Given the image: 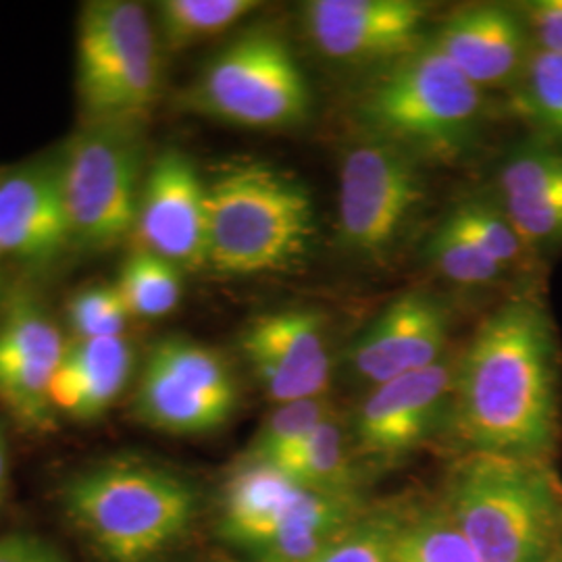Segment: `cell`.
<instances>
[{
  "mask_svg": "<svg viewBox=\"0 0 562 562\" xmlns=\"http://www.w3.org/2000/svg\"><path fill=\"white\" fill-rule=\"evenodd\" d=\"M452 429L467 452L548 462L561 434V350L546 302L492 311L454 371Z\"/></svg>",
  "mask_w": 562,
  "mask_h": 562,
  "instance_id": "6da1fadb",
  "label": "cell"
},
{
  "mask_svg": "<svg viewBox=\"0 0 562 562\" xmlns=\"http://www.w3.org/2000/svg\"><path fill=\"white\" fill-rule=\"evenodd\" d=\"M60 510L97 562H167L192 538L202 496L161 462L115 457L74 473Z\"/></svg>",
  "mask_w": 562,
  "mask_h": 562,
  "instance_id": "7a4b0ae2",
  "label": "cell"
},
{
  "mask_svg": "<svg viewBox=\"0 0 562 562\" xmlns=\"http://www.w3.org/2000/svg\"><path fill=\"white\" fill-rule=\"evenodd\" d=\"M440 503L482 562H554L562 536V490L550 464L467 452Z\"/></svg>",
  "mask_w": 562,
  "mask_h": 562,
  "instance_id": "3957f363",
  "label": "cell"
},
{
  "mask_svg": "<svg viewBox=\"0 0 562 562\" xmlns=\"http://www.w3.org/2000/svg\"><path fill=\"white\" fill-rule=\"evenodd\" d=\"M206 265L217 273H290L308 257L315 211L292 176L265 162H234L206 186Z\"/></svg>",
  "mask_w": 562,
  "mask_h": 562,
  "instance_id": "277c9868",
  "label": "cell"
},
{
  "mask_svg": "<svg viewBox=\"0 0 562 562\" xmlns=\"http://www.w3.org/2000/svg\"><path fill=\"white\" fill-rule=\"evenodd\" d=\"M367 508L362 496L315 492L241 457L220 490L215 531L246 562H308Z\"/></svg>",
  "mask_w": 562,
  "mask_h": 562,
  "instance_id": "5b68a950",
  "label": "cell"
},
{
  "mask_svg": "<svg viewBox=\"0 0 562 562\" xmlns=\"http://www.w3.org/2000/svg\"><path fill=\"white\" fill-rule=\"evenodd\" d=\"M483 90L423 44L383 67L359 101V117L373 140L406 155L452 159L473 140L483 113Z\"/></svg>",
  "mask_w": 562,
  "mask_h": 562,
  "instance_id": "8992f818",
  "label": "cell"
},
{
  "mask_svg": "<svg viewBox=\"0 0 562 562\" xmlns=\"http://www.w3.org/2000/svg\"><path fill=\"white\" fill-rule=\"evenodd\" d=\"M76 76L86 121L138 127L148 117L159 94V41L142 4H83Z\"/></svg>",
  "mask_w": 562,
  "mask_h": 562,
  "instance_id": "52a82bcc",
  "label": "cell"
},
{
  "mask_svg": "<svg viewBox=\"0 0 562 562\" xmlns=\"http://www.w3.org/2000/svg\"><path fill=\"white\" fill-rule=\"evenodd\" d=\"M59 157L74 246L101 252L132 236L144 183L138 127L86 121Z\"/></svg>",
  "mask_w": 562,
  "mask_h": 562,
  "instance_id": "ba28073f",
  "label": "cell"
},
{
  "mask_svg": "<svg viewBox=\"0 0 562 562\" xmlns=\"http://www.w3.org/2000/svg\"><path fill=\"white\" fill-rule=\"evenodd\" d=\"M192 102L215 120L276 130L308 117L311 90L288 42L269 30H250L206 65Z\"/></svg>",
  "mask_w": 562,
  "mask_h": 562,
  "instance_id": "9c48e42d",
  "label": "cell"
},
{
  "mask_svg": "<svg viewBox=\"0 0 562 562\" xmlns=\"http://www.w3.org/2000/svg\"><path fill=\"white\" fill-rule=\"evenodd\" d=\"M238 382L220 352L188 338H162L144 362L136 415L176 436L217 431L238 408Z\"/></svg>",
  "mask_w": 562,
  "mask_h": 562,
  "instance_id": "30bf717a",
  "label": "cell"
},
{
  "mask_svg": "<svg viewBox=\"0 0 562 562\" xmlns=\"http://www.w3.org/2000/svg\"><path fill=\"white\" fill-rule=\"evenodd\" d=\"M425 188L411 155L385 142L367 140L341 161L340 236L362 257H383L422 204Z\"/></svg>",
  "mask_w": 562,
  "mask_h": 562,
  "instance_id": "8fae6325",
  "label": "cell"
},
{
  "mask_svg": "<svg viewBox=\"0 0 562 562\" xmlns=\"http://www.w3.org/2000/svg\"><path fill=\"white\" fill-rule=\"evenodd\" d=\"M454 371L440 361L371 387L355 417L357 454L373 464H396L417 452L450 419Z\"/></svg>",
  "mask_w": 562,
  "mask_h": 562,
  "instance_id": "7c38bea8",
  "label": "cell"
},
{
  "mask_svg": "<svg viewBox=\"0 0 562 562\" xmlns=\"http://www.w3.org/2000/svg\"><path fill=\"white\" fill-rule=\"evenodd\" d=\"M304 20L325 57L350 65H390L422 48L427 7L415 0H313Z\"/></svg>",
  "mask_w": 562,
  "mask_h": 562,
  "instance_id": "4fadbf2b",
  "label": "cell"
},
{
  "mask_svg": "<svg viewBox=\"0 0 562 562\" xmlns=\"http://www.w3.org/2000/svg\"><path fill=\"white\" fill-rule=\"evenodd\" d=\"M134 234L140 248L180 269L206 265V183L180 150H165L146 171Z\"/></svg>",
  "mask_w": 562,
  "mask_h": 562,
  "instance_id": "5bb4252c",
  "label": "cell"
},
{
  "mask_svg": "<svg viewBox=\"0 0 562 562\" xmlns=\"http://www.w3.org/2000/svg\"><path fill=\"white\" fill-rule=\"evenodd\" d=\"M240 346L262 392L276 404L325 398L331 355L317 313L302 308L267 313L250 323Z\"/></svg>",
  "mask_w": 562,
  "mask_h": 562,
  "instance_id": "9a60e30c",
  "label": "cell"
},
{
  "mask_svg": "<svg viewBox=\"0 0 562 562\" xmlns=\"http://www.w3.org/2000/svg\"><path fill=\"white\" fill-rule=\"evenodd\" d=\"M74 246L63 194L60 157L36 159L0 173V255L48 267Z\"/></svg>",
  "mask_w": 562,
  "mask_h": 562,
  "instance_id": "2e32d148",
  "label": "cell"
},
{
  "mask_svg": "<svg viewBox=\"0 0 562 562\" xmlns=\"http://www.w3.org/2000/svg\"><path fill=\"white\" fill-rule=\"evenodd\" d=\"M448 313L425 292L398 296L362 334L350 352L355 375L369 387L423 371L443 359Z\"/></svg>",
  "mask_w": 562,
  "mask_h": 562,
  "instance_id": "e0dca14e",
  "label": "cell"
},
{
  "mask_svg": "<svg viewBox=\"0 0 562 562\" xmlns=\"http://www.w3.org/2000/svg\"><path fill=\"white\" fill-rule=\"evenodd\" d=\"M67 341L32 301L13 302L0 323V402L30 427H46L55 413L50 385Z\"/></svg>",
  "mask_w": 562,
  "mask_h": 562,
  "instance_id": "ac0fdd59",
  "label": "cell"
},
{
  "mask_svg": "<svg viewBox=\"0 0 562 562\" xmlns=\"http://www.w3.org/2000/svg\"><path fill=\"white\" fill-rule=\"evenodd\" d=\"M429 44L480 90L515 86L536 48L521 9L506 4L462 9Z\"/></svg>",
  "mask_w": 562,
  "mask_h": 562,
  "instance_id": "d6986e66",
  "label": "cell"
},
{
  "mask_svg": "<svg viewBox=\"0 0 562 562\" xmlns=\"http://www.w3.org/2000/svg\"><path fill=\"white\" fill-rule=\"evenodd\" d=\"M498 196L529 252L562 246V150L543 142L517 148L498 171Z\"/></svg>",
  "mask_w": 562,
  "mask_h": 562,
  "instance_id": "ffe728a7",
  "label": "cell"
},
{
  "mask_svg": "<svg viewBox=\"0 0 562 562\" xmlns=\"http://www.w3.org/2000/svg\"><path fill=\"white\" fill-rule=\"evenodd\" d=\"M134 371V350L123 336L76 340L53 378V408L78 422L104 415L125 392Z\"/></svg>",
  "mask_w": 562,
  "mask_h": 562,
  "instance_id": "44dd1931",
  "label": "cell"
},
{
  "mask_svg": "<svg viewBox=\"0 0 562 562\" xmlns=\"http://www.w3.org/2000/svg\"><path fill=\"white\" fill-rule=\"evenodd\" d=\"M269 464L308 490L338 496H362L361 471L352 459V448L348 446L336 415Z\"/></svg>",
  "mask_w": 562,
  "mask_h": 562,
  "instance_id": "7402d4cb",
  "label": "cell"
},
{
  "mask_svg": "<svg viewBox=\"0 0 562 562\" xmlns=\"http://www.w3.org/2000/svg\"><path fill=\"white\" fill-rule=\"evenodd\" d=\"M392 562H482L442 503L406 506Z\"/></svg>",
  "mask_w": 562,
  "mask_h": 562,
  "instance_id": "603a6c76",
  "label": "cell"
},
{
  "mask_svg": "<svg viewBox=\"0 0 562 562\" xmlns=\"http://www.w3.org/2000/svg\"><path fill=\"white\" fill-rule=\"evenodd\" d=\"M259 7L255 0H162L157 4V27L162 46L183 50L222 36Z\"/></svg>",
  "mask_w": 562,
  "mask_h": 562,
  "instance_id": "cb8c5ba5",
  "label": "cell"
},
{
  "mask_svg": "<svg viewBox=\"0 0 562 562\" xmlns=\"http://www.w3.org/2000/svg\"><path fill=\"white\" fill-rule=\"evenodd\" d=\"M180 267L136 246L115 283L130 315L157 319L176 311L181 299Z\"/></svg>",
  "mask_w": 562,
  "mask_h": 562,
  "instance_id": "d4e9b609",
  "label": "cell"
},
{
  "mask_svg": "<svg viewBox=\"0 0 562 562\" xmlns=\"http://www.w3.org/2000/svg\"><path fill=\"white\" fill-rule=\"evenodd\" d=\"M513 88L517 109L550 146L562 150V55L533 48Z\"/></svg>",
  "mask_w": 562,
  "mask_h": 562,
  "instance_id": "484cf974",
  "label": "cell"
},
{
  "mask_svg": "<svg viewBox=\"0 0 562 562\" xmlns=\"http://www.w3.org/2000/svg\"><path fill=\"white\" fill-rule=\"evenodd\" d=\"M406 504H369L357 521L308 562H392Z\"/></svg>",
  "mask_w": 562,
  "mask_h": 562,
  "instance_id": "4316f807",
  "label": "cell"
},
{
  "mask_svg": "<svg viewBox=\"0 0 562 562\" xmlns=\"http://www.w3.org/2000/svg\"><path fill=\"white\" fill-rule=\"evenodd\" d=\"M427 252L446 280L461 285H487L501 280L506 271V267L452 217L436 229L427 244Z\"/></svg>",
  "mask_w": 562,
  "mask_h": 562,
  "instance_id": "83f0119b",
  "label": "cell"
},
{
  "mask_svg": "<svg viewBox=\"0 0 562 562\" xmlns=\"http://www.w3.org/2000/svg\"><path fill=\"white\" fill-rule=\"evenodd\" d=\"M334 415V408L327 398L285 402L265 419L246 450L244 459L271 462L301 443L308 434H313L323 422Z\"/></svg>",
  "mask_w": 562,
  "mask_h": 562,
  "instance_id": "f1b7e54d",
  "label": "cell"
},
{
  "mask_svg": "<svg viewBox=\"0 0 562 562\" xmlns=\"http://www.w3.org/2000/svg\"><path fill=\"white\" fill-rule=\"evenodd\" d=\"M130 311L117 285H92L80 290L69 302V327L76 340L123 336Z\"/></svg>",
  "mask_w": 562,
  "mask_h": 562,
  "instance_id": "f546056e",
  "label": "cell"
},
{
  "mask_svg": "<svg viewBox=\"0 0 562 562\" xmlns=\"http://www.w3.org/2000/svg\"><path fill=\"white\" fill-rule=\"evenodd\" d=\"M450 217L506 269L521 262L522 257L529 252L501 206L471 201L450 213Z\"/></svg>",
  "mask_w": 562,
  "mask_h": 562,
  "instance_id": "4dcf8cb0",
  "label": "cell"
},
{
  "mask_svg": "<svg viewBox=\"0 0 562 562\" xmlns=\"http://www.w3.org/2000/svg\"><path fill=\"white\" fill-rule=\"evenodd\" d=\"M533 46L562 55V0H533L521 7Z\"/></svg>",
  "mask_w": 562,
  "mask_h": 562,
  "instance_id": "1f68e13d",
  "label": "cell"
},
{
  "mask_svg": "<svg viewBox=\"0 0 562 562\" xmlns=\"http://www.w3.org/2000/svg\"><path fill=\"white\" fill-rule=\"evenodd\" d=\"M0 562H65L53 543L32 533H9L0 538Z\"/></svg>",
  "mask_w": 562,
  "mask_h": 562,
  "instance_id": "d6a6232c",
  "label": "cell"
},
{
  "mask_svg": "<svg viewBox=\"0 0 562 562\" xmlns=\"http://www.w3.org/2000/svg\"><path fill=\"white\" fill-rule=\"evenodd\" d=\"M9 490V454H7V442L0 429V504L7 498Z\"/></svg>",
  "mask_w": 562,
  "mask_h": 562,
  "instance_id": "836d02e7",
  "label": "cell"
},
{
  "mask_svg": "<svg viewBox=\"0 0 562 562\" xmlns=\"http://www.w3.org/2000/svg\"><path fill=\"white\" fill-rule=\"evenodd\" d=\"M554 562H562V536L561 543H559V550H557V559H554Z\"/></svg>",
  "mask_w": 562,
  "mask_h": 562,
  "instance_id": "e575fe53",
  "label": "cell"
}]
</instances>
